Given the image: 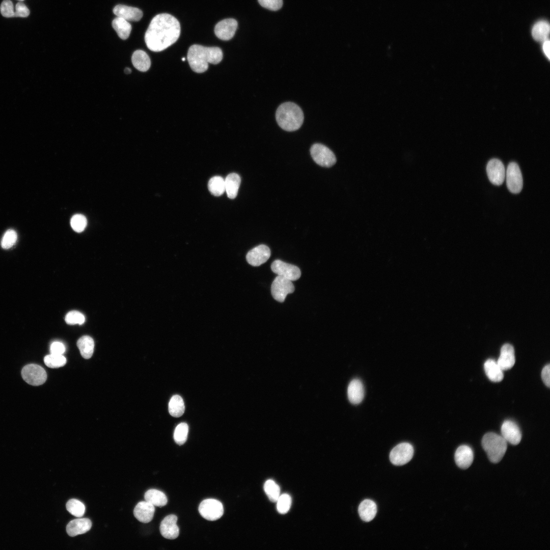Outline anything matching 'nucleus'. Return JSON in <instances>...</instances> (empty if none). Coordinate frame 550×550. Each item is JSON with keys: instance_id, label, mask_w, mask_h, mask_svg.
I'll return each instance as SVG.
<instances>
[{"instance_id": "nucleus-1", "label": "nucleus", "mask_w": 550, "mask_h": 550, "mask_svg": "<svg viewBox=\"0 0 550 550\" xmlns=\"http://www.w3.org/2000/svg\"><path fill=\"white\" fill-rule=\"evenodd\" d=\"M180 34L178 20L169 14L161 13L151 21L145 35V41L150 50L158 52L176 42Z\"/></svg>"}, {"instance_id": "nucleus-2", "label": "nucleus", "mask_w": 550, "mask_h": 550, "mask_svg": "<svg viewBox=\"0 0 550 550\" xmlns=\"http://www.w3.org/2000/svg\"><path fill=\"white\" fill-rule=\"evenodd\" d=\"M223 59V52L217 47H205L194 44L188 49L187 60L191 69L197 73L206 71L208 64H217Z\"/></svg>"}, {"instance_id": "nucleus-3", "label": "nucleus", "mask_w": 550, "mask_h": 550, "mask_svg": "<svg viewBox=\"0 0 550 550\" xmlns=\"http://www.w3.org/2000/svg\"><path fill=\"white\" fill-rule=\"evenodd\" d=\"M276 118L283 129L293 131L298 129L304 121V114L296 104L287 102L281 104L276 111Z\"/></svg>"}, {"instance_id": "nucleus-4", "label": "nucleus", "mask_w": 550, "mask_h": 550, "mask_svg": "<svg viewBox=\"0 0 550 550\" xmlns=\"http://www.w3.org/2000/svg\"><path fill=\"white\" fill-rule=\"evenodd\" d=\"M482 446L489 460L494 463L502 460L507 448L506 440L502 435L494 432H488L483 436Z\"/></svg>"}, {"instance_id": "nucleus-5", "label": "nucleus", "mask_w": 550, "mask_h": 550, "mask_svg": "<svg viewBox=\"0 0 550 550\" xmlns=\"http://www.w3.org/2000/svg\"><path fill=\"white\" fill-rule=\"evenodd\" d=\"M310 153L314 161L324 167H331L336 162L334 153L326 146L319 143L314 144L310 149Z\"/></svg>"}, {"instance_id": "nucleus-6", "label": "nucleus", "mask_w": 550, "mask_h": 550, "mask_svg": "<svg viewBox=\"0 0 550 550\" xmlns=\"http://www.w3.org/2000/svg\"><path fill=\"white\" fill-rule=\"evenodd\" d=\"M199 512L205 519L214 521L220 518L224 514L222 503L215 499H208L202 501L199 506Z\"/></svg>"}, {"instance_id": "nucleus-7", "label": "nucleus", "mask_w": 550, "mask_h": 550, "mask_svg": "<svg viewBox=\"0 0 550 550\" xmlns=\"http://www.w3.org/2000/svg\"><path fill=\"white\" fill-rule=\"evenodd\" d=\"M21 375L25 382L35 386L42 384L47 378L46 372L44 368L36 364L25 366L22 369Z\"/></svg>"}, {"instance_id": "nucleus-8", "label": "nucleus", "mask_w": 550, "mask_h": 550, "mask_svg": "<svg viewBox=\"0 0 550 550\" xmlns=\"http://www.w3.org/2000/svg\"><path fill=\"white\" fill-rule=\"evenodd\" d=\"M506 184L509 190L513 194H518L522 189L523 180L518 165L514 162H510L505 174Z\"/></svg>"}, {"instance_id": "nucleus-9", "label": "nucleus", "mask_w": 550, "mask_h": 550, "mask_svg": "<svg viewBox=\"0 0 550 550\" xmlns=\"http://www.w3.org/2000/svg\"><path fill=\"white\" fill-rule=\"evenodd\" d=\"M294 291V286L291 281L284 277L277 276L271 286V292L273 298L281 302H283L287 294Z\"/></svg>"}, {"instance_id": "nucleus-10", "label": "nucleus", "mask_w": 550, "mask_h": 550, "mask_svg": "<svg viewBox=\"0 0 550 550\" xmlns=\"http://www.w3.org/2000/svg\"><path fill=\"white\" fill-rule=\"evenodd\" d=\"M413 455L414 448L412 445L407 443H402L397 445L391 450L390 459L394 465H402L409 462Z\"/></svg>"}, {"instance_id": "nucleus-11", "label": "nucleus", "mask_w": 550, "mask_h": 550, "mask_svg": "<svg viewBox=\"0 0 550 550\" xmlns=\"http://www.w3.org/2000/svg\"><path fill=\"white\" fill-rule=\"evenodd\" d=\"M271 269L278 276L291 281L298 280L301 276L300 270L298 267L280 260L274 261L271 265Z\"/></svg>"}, {"instance_id": "nucleus-12", "label": "nucleus", "mask_w": 550, "mask_h": 550, "mask_svg": "<svg viewBox=\"0 0 550 550\" xmlns=\"http://www.w3.org/2000/svg\"><path fill=\"white\" fill-rule=\"evenodd\" d=\"M486 172L489 181L493 184L500 185L504 181L505 169L503 163L499 159H490L486 166Z\"/></svg>"}, {"instance_id": "nucleus-13", "label": "nucleus", "mask_w": 550, "mask_h": 550, "mask_svg": "<svg viewBox=\"0 0 550 550\" xmlns=\"http://www.w3.org/2000/svg\"><path fill=\"white\" fill-rule=\"evenodd\" d=\"M237 25V22L234 19L228 18L222 20L215 26V34L222 40H229L235 35Z\"/></svg>"}, {"instance_id": "nucleus-14", "label": "nucleus", "mask_w": 550, "mask_h": 550, "mask_svg": "<svg viewBox=\"0 0 550 550\" xmlns=\"http://www.w3.org/2000/svg\"><path fill=\"white\" fill-rule=\"evenodd\" d=\"M270 256V250L266 245L260 244L251 250L246 254L248 262L253 266H258L266 262Z\"/></svg>"}, {"instance_id": "nucleus-15", "label": "nucleus", "mask_w": 550, "mask_h": 550, "mask_svg": "<svg viewBox=\"0 0 550 550\" xmlns=\"http://www.w3.org/2000/svg\"><path fill=\"white\" fill-rule=\"evenodd\" d=\"M502 436L507 442L513 445H518L521 439V433L518 425L511 420L505 421L501 428Z\"/></svg>"}, {"instance_id": "nucleus-16", "label": "nucleus", "mask_w": 550, "mask_h": 550, "mask_svg": "<svg viewBox=\"0 0 550 550\" xmlns=\"http://www.w3.org/2000/svg\"><path fill=\"white\" fill-rule=\"evenodd\" d=\"M177 517L174 514L167 516L161 521L159 530L161 535L168 539H174L179 534V529L177 525Z\"/></svg>"}, {"instance_id": "nucleus-17", "label": "nucleus", "mask_w": 550, "mask_h": 550, "mask_svg": "<svg viewBox=\"0 0 550 550\" xmlns=\"http://www.w3.org/2000/svg\"><path fill=\"white\" fill-rule=\"evenodd\" d=\"M155 506L147 501L139 502L133 510L134 517L140 521L148 523L154 516Z\"/></svg>"}, {"instance_id": "nucleus-18", "label": "nucleus", "mask_w": 550, "mask_h": 550, "mask_svg": "<svg viewBox=\"0 0 550 550\" xmlns=\"http://www.w3.org/2000/svg\"><path fill=\"white\" fill-rule=\"evenodd\" d=\"M454 458L457 465L462 469L469 468L473 463L474 453L472 449L467 445L460 446L456 449Z\"/></svg>"}, {"instance_id": "nucleus-19", "label": "nucleus", "mask_w": 550, "mask_h": 550, "mask_svg": "<svg viewBox=\"0 0 550 550\" xmlns=\"http://www.w3.org/2000/svg\"><path fill=\"white\" fill-rule=\"evenodd\" d=\"M113 12L118 17L131 21H139L143 15V12L140 9L123 5L116 6L113 9Z\"/></svg>"}, {"instance_id": "nucleus-20", "label": "nucleus", "mask_w": 550, "mask_h": 550, "mask_svg": "<svg viewBox=\"0 0 550 550\" xmlns=\"http://www.w3.org/2000/svg\"><path fill=\"white\" fill-rule=\"evenodd\" d=\"M92 527L91 521L87 518H79L70 521L66 526V532L69 536H75L84 534L89 531Z\"/></svg>"}, {"instance_id": "nucleus-21", "label": "nucleus", "mask_w": 550, "mask_h": 550, "mask_svg": "<svg viewBox=\"0 0 550 550\" xmlns=\"http://www.w3.org/2000/svg\"><path fill=\"white\" fill-rule=\"evenodd\" d=\"M515 358L513 347L510 344H504L501 349L497 364L503 371L511 369L514 365Z\"/></svg>"}, {"instance_id": "nucleus-22", "label": "nucleus", "mask_w": 550, "mask_h": 550, "mask_svg": "<svg viewBox=\"0 0 550 550\" xmlns=\"http://www.w3.org/2000/svg\"><path fill=\"white\" fill-rule=\"evenodd\" d=\"M347 395L352 404H356L362 402L364 396V389L360 379H354L350 381L347 388Z\"/></svg>"}, {"instance_id": "nucleus-23", "label": "nucleus", "mask_w": 550, "mask_h": 550, "mask_svg": "<svg viewBox=\"0 0 550 550\" xmlns=\"http://www.w3.org/2000/svg\"><path fill=\"white\" fill-rule=\"evenodd\" d=\"M358 512L361 518L365 521H370L375 516L377 507L375 502L369 499L363 501L360 504Z\"/></svg>"}, {"instance_id": "nucleus-24", "label": "nucleus", "mask_w": 550, "mask_h": 550, "mask_svg": "<svg viewBox=\"0 0 550 550\" xmlns=\"http://www.w3.org/2000/svg\"><path fill=\"white\" fill-rule=\"evenodd\" d=\"M484 368L486 376L491 381L500 382L503 380V370L493 360H487L484 363Z\"/></svg>"}, {"instance_id": "nucleus-25", "label": "nucleus", "mask_w": 550, "mask_h": 550, "mask_svg": "<svg viewBox=\"0 0 550 550\" xmlns=\"http://www.w3.org/2000/svg\"><path fill=\"white\" fill-rule=\"evenodd\" d=\"M241 179L236 173L229 174L225 179V191L230 199H234L237 195Z\"/></svg>"}, {"instance_id": "nucleus-26", "label": "nucleus", "mask_w": 550, "mask_h": 550, "mask_svg": "<svg viewBox=\"0 0 550 550\" xmlns=\"http://www.w3.org/2000/svg\"><path fill=\"white\" fill-rule=\"evenodd\" d=\"M131 61L133 66L142 72L147 71L151 65L149 57L146 52L142 50H137L133 52Z\"/></svg>"}, {"instance_id": "nucleus-27", "label": "nucleus", "mask_w": 550, "mask_h": 550, "mask_svg": "<svg viewBox=\"0 0 550 550\" xmlns=\"http://www.w3.org/2000/svg\"><path fill=\"white\" fill-rule=\"evenodd\" d=\"M144 498L146 501L154 506L159 507L165 506L168 503V499L166 494L163 492L155 489L147 490L145 493Z\"/></svg>"}, {"instance_id": "nucleus-28", "label": "nucleus", "mask_w": 550, "mask_h": 550, "mask_svg": "<svg viewBox=\"0 0 550 550\" xmlns=\"http://www.w3.org/2000/svg\"><path fill=\"white\" fill-rule=\"evenodd\" d=\"M77 345L81 356L86 359L91 358L94 349L93 339L89 336L80 337L77 342Z\"/></svg>"}, {"instance_id": "nucleus-29", "label": "nucleus", "mask_w": 550, "mask_h": 550, "mask_svg": "<svg viewBox=\"0 0 550 550\" xmlns=\"http://www.w3.org/2000/svg\"><path fill=\"white\" fill-rule=\"evenodd\" d=\"M112 26L121 39L126 40L129 37L131 31V25L128 21L117 17L113 20Z\"/></svg>"}, {"instance_id": "nucleus-30", "label": "nucleus", "mask_w": 550, "mask_h": 550, "mask_svg": "<svg viewBox=\"0 0 550 550\" xmlns=\"http://www.w3.org/2000/svg\"><path fill=\"white\" fill-rule=\"evenodd\" d=\"M549 33V25L547 21L544 20L536 23L532 30V36L537 41L543 42L547 39Z\"/></svg>"}, {"instance_id": "nucleus-31", "label": "nucleus", "mask_w": 550, "mask_h": 550, "mask_svg": "<svg viewBox=\"0 0 550 550\" xmlns=\"http://www.w3.org/2000/svg\"><path fill=\"white\" fill-rule=\"evenodd\" d=\"M185 410L184 403L182 397L178 395H174L169 403L170 414L176 418L181 417Z\"/></svg>"}, {"instance_id": "nucleus-32", "label": "nucleus", "mask_w": 550, "mask_h": 550, "mask_svg": "<svg viewBox=\"0 0 550 550\" xmlns=\"http://www.w3.org/2000/svg\"><path fill=\"white\" fill-rule=\"evenodd\" d=\"M208 187L213 196H221L225 191V179L219 176H214L209 180Z\"/></svg>"}, {"instance_id": "nucleus-33", "label": "nucleus", "mask_w": 550, "mask_h": 550, "mask_svg": "<svg viewBox=\"0 0 550 550\" xmlns=\"http://www.w3.org/2000/svg\"><path fill=\"white\" fill-rule=\"evenodd\" d=\"M66 509L72 515L80 517L85 512V505L80 501L72 499L69 500L66 503Z\"/></svg>"}, {"instance_id": "nucleus-34", "label": "nucleus", "mask_w": 550, "mask_h": 550, "mask_svg": "<svg viewBox=\"0 0 550 550\" xmlns=\"http://www.w3.org/2000/svg\"><path fill=\"white\" fill-rule=\"evenodd\" d=\"M264 490L269 499L272 502H276L280 496V487L272 480H268L265 482Z\"/></svg>"}, {"instance_id": "nucleus-35", "label": "nucleus", "mask_w": 550, "mask_h": 550, "mask_svg": "<svg viewBox=\"0 0 550 550\" xmlns=\"http://www.w3.org/2000/svg\"><path fill=\"white\" fill-rule=\"evenodd\" d=\"M45 364L51 368H57L64 366L66 363V359L63 355L50 353L44 357Z\"/></svg>"}, {"instance_id": "nucleus-36", "label": "nucleus", "mask_w": 550, "mask_h": 550, "mask_svg": "<svg viewBox=\"0 0 550 550\" xmlns=\"http://www.w3.org/2000/svg\"><path fill=\"white\" fill-rule=\"evenodd\" d=\"M188 426L186 423H181L176 427L174 433L175 442L179 445L184 444L186 441Z\"/></svg>"}, {"instance_id": "nucleus-37", "label": "nucleus", "mask_w": 550, "mask_h": 550, "mask_svg": "<svg viewBox=\"0 0 550 550\" xmlns=\"http://www.w3.org/2000/svg\"><path fill=\"white\" fill-rule=\"evenodd\" d=\"M17 239V235L16 231L13 229H9L3 236L1 246L4 249H10L15 244Z\"/></svg>"}, {"instance_id": "nucleus-38", "label": "nucleus", "mask_w": 550, "mask_h": 550, "mask_svg": "<svg viewBox=\"0 0 550 550\" xmlns=\"http://www.w3.org/2000/svg\"><path fill=\"white\" fill-rule=\"evenodd\" d=\"M276 502L277 508L280 513L285 514L289 511L291 504V498L289 494L280 495Z\"/></svg>"}, {"instance_id": "nucleus-39", "label": "nucleus", "mask_w": 550, "mask_h": 550, "mask_svg": "<svg viewBox=\"0 0 550 550\" xmlns=\"http://www.w3.org/2000/svg\"><path fill=\"white\" fill-rule=\"evenodd\" d=\"M87 223L86 218L80 214L73 215L70 221L71 227L77 232H81L84 231L87 226Z\"/></svg>"}, {"instance_id": "nucleus-40", "label": "nucleus", "mask_w": 550, "mask_h": 550, "mask_svg": "<svg viewBox=\"0 0 550 550\" xmlns=\"http://www.w3.org/2000/svg\"><path fill=\"white\" fill-rule=\"evenodd\" d=\"M66 322L70 325L78 324L81 325L85 321L84 315L77 311H72L68 312L65 316Z\"/></svg>"}, {"instance_id": "nucleus-41", "label": "nucleus", "mask_w": 550, "mask_h": 550, "mask_svg": "<svg viewBox=\"0 0 550 550\" xmlns=\"http://www.w3.org/2000/svg\"><path fill=\"white\" fill-rule=\"evenodd\" d=\"M0 11L4 17L8 18L15 17L13 4L10 0H4L2 2L0 6Z\"/></svg>"}, {"instance_id": "nucleus-42", "label": "nucleus", "mask_w": 550, "mask_h": 550, "mask_svg": "<svg viewBox=\"0 0 550 550\" xmlns=\"http://www.w3.org/2000/svg\"><path fill=\"white\" fill-rule=\"evenodd\" d=\"M263 7L272 11L279 10L283 5V0H258Z\"/></svg>"}, {"instance_id": "nucleus-43", "label": "nucleus", "mask_w": 550, "mask_h": 550, "mask_svg": "<svg viewBox=\"0 0 550 550\" xmlns=\"http://www.w3.org/2000/svg\"><path fill=\"white\" fill-rule=\"evenodd\" d=\"M30 14V10L24 4L18 2L15 6V17H26Z\"/></svg>"}, {"instance_id": "nucleus-44", "label": "nucleus", "mask_w": 550, "mask_h": 550, "mask_svg": "<svg viewBox=\"0 0 550 550\" xmlns=\"http://www.w3.org/2000/svg\"><path fill=\"white\" fill-rule=\"evenodd\" d=\"M50 353L63 355L65 351V345L61 342L54 341L50 345Z\"/></svg>"}, {"instance_id": "nucleus-45", "label": "nucleus", "mask_w": 550, "mask_h": 550, "mask_svg": "<svg viewBox=\"0 0 550 550\" xmlns=\"http://www.w3.org/2000/svg\"><path fill=\"white\" fill-rule=\"evenodd\" d=\"M541 378L543 382L548 388L550 386V366L547 364L545 366L541 371Z\"/></svg>"}, {"instance_id": "nucleus-46", "label": "nucleus", "mask_w": 550, "mask_h": 550, "mask_svg": "<svg viewBox=\"0 0 550 550\" xmlns=\"http://www.w3.org/2000/svg\"><path fill=\"white\" fill-rule=\"evenodd\" d=\"M549 41L548 39L545 40L543 42L542 49L543 51L546 56V57L549 59L550 53H549Z\"/></svg>"}, {"instance_id": "nucleus-47", "label": "nucleus", "mask_w": 550, "mask_h": 550, "mask_svg": "<svg viewBox=\"0 0 550 550\" xmlns=\"http://www.w3.org/2000/svg\"><path fill=\"white\" fill-rule=\"evenodd\" d=\"M131 69H130L129 68L127 67V68H125V69H124V72L126 74H129V73H131Z\"/></svg>"}, {"instance_id": "nucleus-48", "label": "nucleus", "mask_w": 550, "mask_h": 550, "mask_svg": "<svg viewBox=\"0 0 550 550\" xmlns=\"http://www.w3.org/2000/svg\"><path fill=\"white\" fill-rule=\"evenodd\" d=\"M185 59L184 58H182V60L183 61H185Z\"/></svg>"}, {"instance_id": "nucleus-49", "label": "nucleus", "mask_w": 550, "mask_h": 550, "mask_svg": "<svg viewBox=\"0 0 550 550\" xmlns=\"http://www.w3.org/2000/svg\"><path fill=\"white\" fill-rule=\"evenodd\" d=\"M18 1H23V0H18Z\"/></svg>"}]
</instances>
